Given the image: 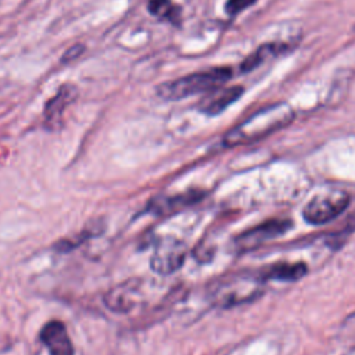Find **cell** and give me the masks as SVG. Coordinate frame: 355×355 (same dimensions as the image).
I'll list each match as a JSON object with an SVG mask.
<instances>
[{
    "label": "cell",
    "mask_w": 355,
    "mask_h": 355,
    "mask_svg": "<svg viewBox=\"0 0 355 355\" xmlns=\"http://www.w3.org/2000/svg\"><path fill=\"white\" fill-rule=\"evenodd\" d=\"M85 50H86V47H85V44H82V43H76V44L71 46V47L62 54L61 62H62V64H69V62L78 60V58L85 53Z\"/></svg>",
    "instance_id": "16"
},
{
    "label": "cell",
    "mask_w": 355,
    "mask_h": 355,
    "mask_svg": "<svg viewBox=\"0 0 355 355\" xmlns=\"http://www.w3.org/2000/svg\"><path fill=\"white\" fill-rule=\"evenodd\" d=\"M255 1L257 0H227L225 4V11L229 15H236L243 10L248 8L250 6H252Z\"/></svg>",
    "instance_id": "15"
},
{
    "label": "cell",
    "mask_w": 355,
    "mask_h": 355,
    "mask_svg": "<svg viewBox=\"0 0 355 355\" xmlns=\"http://www.w3.org/2000/svg\"><path fill=\"white\" fill-rule=\"evenodd\" d=\"M40 341L50 355H73V345L62 322L50 320L40 330Z\"/></svg>",
    "instance_id": "7"
},
{
    "label": "cell",
    "mask_w": 355,
    "mask_h": 355,
    "mask_svg": "<svg viewBox=\"0 0 355 355\" xmlns=\"http://www.w3.org/2000/svg\"><path fill=\"white\" fill-rule=\"evenodd\" d=\"M265 279L259 272L225 275L207 288L208 301L218 308H232L251 302L265 291Z\"/></svg>",
    "instance_id": "2"
},
{
    "label": "cell",
    "mask_w": 355,
    "mask_h": 355,
    "mask_svg": "<svg viewBox=\"0 0 355 355\" xmlns=\"http://www.w3.org/2000/svg\"><path fill=\"white\" fill-rule=\"evenodd\" d=\"M293 118L294 111L287 103H273L258 110L240 125L227 132L223 143L227 147H233L258 141L287 126Z\"/></svg>",
    "instance_id": "1"
},
{
    "label": "cell",
    "mask_w": 355,
    "mask_h": 355,
    "mask_svg": "<svg viewBox=\"0 0 355 355\" xmlns=\"http://www.w3.org/2000/svg\"><path fill=\"white\" fill-rule=\"evenodd\" d=\"M200 197L201 194L198 193H189V194L175 196V197H157L150 202V209L154 214H165V212L175 211L176 208L190 205L196 202Z\"/></svg>",
    "instance_id": "12"
},
{
    "label": "cell",
    "mask_w": 355,
    "mask_h": 355,
    "mask_svg": "<svg viewBox=\"0 0 355 355\" xmlns=\"http://www.w3.org/2000/svg\"><path fill=\"white\" fill-rule=\"evenodd\" d=\"M140 297L137 283H123L111 288L104 295V304L114 312H128L136 306Z\"/></svg>",
    "instance_id": "10"
},
{
    "label": "cell",
    "mask_w": 355,
    "mask_h": 355,
    "mask_svg": "<svg viewBox=\"0 0 355 355\" xmlns=\"http://www.w3.org/2000/svg\"><path fill=\"white\" fill-rule=\"evenodd\" d=\"M306 272H308V268L302 262H295V263L280 262V263H273L268 268H263L259 273L265 280L294 282L305 276Z\"/></svg>",
    "instance_id": "11"
},
{
    "label": "cell",
    "mask_w": 355,
    "mask_h": 355,
    "mask_svg": "<svg viewBox=\"0 0 355 355\" xmlns=\"http://www.w3.org/2000/svg\"><path fill=\"white\" fill-rule=\"evenodd\" d=\"M349 196L341 189H324L302 208L304 219L311 225H323L337 218L348 205Z\"/></svg>",
    "instance_id": "4"
},
{
    "label": "cell",
    "mask_w": 355,
    "mask_h": 355,
    "mask_svg": "<svg viewBox=\"0 0 355 355\" xmlns=\"http://www.w3.org/2000/svg\"><path fill=\"white\" fill-rule=\"evenodd\" d=\"M147 8L150 14L159 19L178 22L180 18V10L172 0H150Z\"/></svg>",
    "instance_id": "14"
},
{
    "label": "cell",
    "mask_w": 355,
    "mask_h": 355,
    "mask_svg": "<svg viewBox=\"0 0 355 355\" xmlns=\"http://www.w3.org/2000/svg\"><path fill=\"white\" fill-rule=\"evenodd\" d=\"M291 226L288 219H270L255 227H251L234 239V248L237 251H251L265 241L282 236Z\"/></svg>",
    "instance_id": "6"
},
{
    "label": "cell",
    "mask_w": 355,
    "mask_h": 355,
    "mask_svg": "<svg viewBox=\"0 0 355 355\" xmlns=\"http://www.w3.org/2000/svg\"><path fill=\"white\" fill-rule=\"evenodd\" d=\"M184 258L186 245L175 237H165L157 243L150 265L158 275H171L183 265Z\"/></svg>",
    "instance_id": "5"
},
{
    "label": "cell",
    "mask_w": 355,
    "mask_h": 355,
    "mask_svg": "<svg viewBox=\"0 0 355 355\" xmlns=\"http://www.w3.org/2000/svg\"><path fill=\"white\" fill-rule=\"evenodd\" d=\"M284 46L283 44H276V43H266L258 47L252 54H250L240 65L241 72H250L255 68H258L262 62H265L268 58L277 55L280 51H283Z\"/></svg>",
    "instance_id": "13"
},
{
    "label": "cell",
    "mask_w": 355,
    "mask_h": 355,
    "mask_svg": "<svg viewBox=\"0 0 355 355\" xmlns=\"http://www.w3.org/2000/svg\"><path fill=\"white\" fill-rule=\"evenodd\" d=\"M243 94L241 86H230V87H216L211 90L198 104L201 112L207 115H218L223 110H226L230 104H233Z\"/></svg>",
    "instance_id": "9"
},
{
    "label": "cell",
    "mask_w": 355,
    "mask_h": 355,
    "mask_svg": "<svg viewBox=\"0 0 355 355\" xmlns=\"http://www.w3.org/2000/svg\"><path fill=\"white\" fill-rule=\"evenodd\" d=\"M76 96H78V89L73 85L67 83V85H62L58 89V92L55 93V96H53L47 101V104L44 107L43 116H44V123L50 129H54V128L60 126L65 108L71 103H73Z\"/></svg>",
    "instance_id": "8"
},
{
    "label": "cell",
    "mask_w": 355,
    "mask_h": 355,
    "mask_svg": "<svg viewBox=\"0 0 355 355\" xmlns=\"http://www.w3.org/2000/svg\"><path fill=\"white\" fill-rule=\"evenodd\" d=\"M230 76L232 69L227 67L211 68L161 83L157 86L155 92L158 97L164 100H180L193 94L211 92L227 82Z\"/></svg>",
    "instance_id": "3"
}]
</instances>
